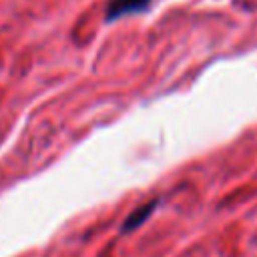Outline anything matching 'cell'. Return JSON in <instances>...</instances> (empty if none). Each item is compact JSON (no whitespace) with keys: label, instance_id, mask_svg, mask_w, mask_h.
<instances>
[{"label":"cell","instance_id":"cell-2","mask_svg":"<svg viewBox=\"0 0 257 257\" xmlns=\"http://www.w3.org/2000/svg\"><path fill=\"white\" fill-rule=\"evenodd\" d=\"M157 207H159V199H151V201L143 203L141 207H137V209L124 219V223H122V227H120V233H131V231L143 227V225L149 221V217H153V213H155Z\"/></svg>","mask_w":257,"mask_h":257},{"label":"cell","instance_id":"cell-1","mask_svg":"<svg viewBox=\"0 0 257 257\" xmlns=\"http://www.w3.org/2000/svg\"><path fill=\"white\" fill-rule=\"evenodd\" d=\"M151 4V0H110L104 12V20L112 22L116 18H122L126 14H135V12H143L147 10Z\"/></svg>","mask_w":257,"mask_h":257}]
</instances>
